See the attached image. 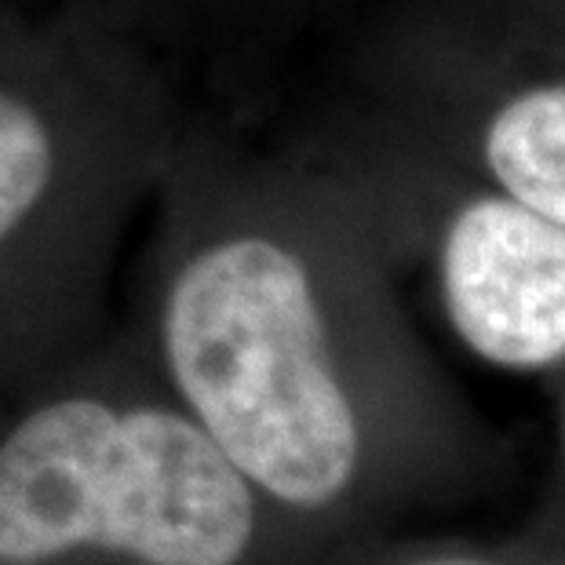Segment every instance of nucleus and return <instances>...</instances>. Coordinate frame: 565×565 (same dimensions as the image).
<instances>
[{"mask_svg": "<svg viewBox=\"0 0 565 565\" xmlns=\"http://www.w3.org/2000/svg\"><path fill=\"white\" fill-rule=\"evenodd\" d=\"M168 172L139 351L278 519H318L369 456L318 263L237 161Z\"/></svg>", "mask_w": 565, "mask_h": 565, "instance_id": "1", "label": "nucleus"}, {"mask_svg": "<svg viewBox=\"0 0 565 565\" xmlns=\"http://www.w3.org/2000/svg\"><path fill=\"white\" fill-rule=\"evenodd\" d=\"M281 519L125 340L0 419V565H270Z\"/></svg>", "mask_w": 565, "mask_h": 565, "instance_id": "2", "label": "nucleus"}, {"mask_svg": "<svg viewBox=\"0 0 565 565\" xmlns=\"http://www.w3.org/2000/svg\"><path fill=\"white\" fill-rule=\"evenodd\" d=\"M84 30L0 33V391L88 347L128 201L172 161L158 95Z\"/></svg>", "mask_w": 565, "mask_h": 565, "instance_id": "3", "label": "nucleus"}, {"mask_svg": "<svg viewBox=\"0 0 565 565\" xmlns=\"http://www.w3.org/2000/svg\"><path fill=\"white\" fill-rule=\"evenodd\" d=\"M441 299L456 335L503 369L565 354V226L508 194L475 198L445 223Z\"/></svg>", "mask_w": 565, "mask_h": 565, "instance_id": "4", "label": "nucleus"}, {"mask_svg": "<svg viewBox=\"0 0 565 565\" xmlns=\"http://www.w3.org/2000/svg\"><path fill=\"white\" fill-rule=\"evenodd\" d=\"M482 158L503 194L565 226V84H536L497 106Z\"/></svg>", "mask_w": 565, "mask_h": 565, "instance_id": "5", "label": "nucleus"}, {"mask_svg": "<svg viewBox=\"0 0 565 565\" xmlns=\"http://www.w3.org/2000/svg\"><path fill=\"white\" fill-rule=\"evenodd\" d=\"M435 565H467V562H435Z\"/></svg>", "mask_w": 565, "mask_h": 565, "instance_id": "6", "label": "nucleus"}]
</instances>
